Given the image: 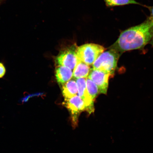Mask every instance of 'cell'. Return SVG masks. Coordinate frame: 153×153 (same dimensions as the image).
<instances>
[{
  "label": "cell",
  "instance_id": "cell-14",
  "mask_svg": "<svg viewBox=\"0 0 153 153\" xmlns=\"http://www.w3.org/2000/svg\"><path fill=\"white\" fill-rule=\"evenodd\" d=\"M6 70L4 65L0 62V78H2L5 75Z\"/></svg>",
  "mask_w": 153,
  "mask_h": 153
},
{
  "label": "cell",
  "instance_id": "cell-17",
  "mask_svg": "<svg viewBox=\"0 0 153 153\" xmlns=\"http://www.w3.org/2000/svg\"><path fill=\"white\" fill-rule=\"evenodd\" d=\"M4 1H5V0H0V2H2Z\"/></svg>",
  "mask_w": 153,
  "mask_h": 153
},
{
  "label": "cell",
  "instance_id": "cell-5",
  "mask_svg": "<svg viewBox=\"0 0 153 153\" xmlns=\"http://www.w3.org/2000/svg\"><path fill=\"white\" fill-rule=\"evenodd\" d=\"M76 44L67 47L59 53L56 59L58 66H65L73 71L78 62Z\"/></svg>",
  "mask_w": 153,
  "mask_h": 153
},
{
  "label": "cell",
  "instance_id": "cell-9",
  "mask_svg": "<svg viewBox=\"0 0 153 153\" xmlns=\"http://www.w3.org/2000/svg\"><path fill=\"white\" fill-rule=\"evenodd\" d=\"M78 87L76 80L71 79L62 85V94L65 99H68L77 95Z\"/></svg>",
  "mask_w": 153,
  "mask_h": 153
},
{
  "label": "cell",
  "instance_id": "cell-2",
  "mask_svg": "<svg viewBox=\"0 0 153 153\" xmlns=\"http://www.w3.org/2000/svg\"><path fill=\"white\" fill-rule=\"evenodd\" d=\"M121 55L114 49H109L100 55L92 65L93 68L108 73L113 77Z\"/></svg>",
  "mask_w": 153,
  "mask_h": 153
},
{
  "label": "cell",
  "instance_id": "cell-3",
  "mask_svg": "<svg viewBox=\"0 0 153 153\" xmlns=\"http://www.w3.org/2000/svg\"><path fill=\"white\" fill-rule=\"evenodd\" d=\"M105 48L102 46L94 43H87L77 47L76 55L78 61L89 66L92 65Z\"/></svg>",
  "mask_w": 153,
  "mask_h": 153
},
{
  "label": "cell",
  "instance_id": "cell-12",
  "mask_svg": "<svg viewBox=\"0 0 153 153\" xmlns=\"http://www.w3.org/2000/svg\"><path fill=\"white\" fill-rule=\"evenodd\" d=\"M86 87L91 99L94 101L99 93L98 87L94 82L88 78H86Z\"/></svg>",
  "mask_w": 153,
  "mask_h": 153
},
{
  "label": "cell",
  "instance_id": "cell-1",
  "mask_svg": "<svg viewBox=\"0 0 153 153\" xmlns=\"http://www.w3.org/2000/svg\"><path fill=\"white\" fill-rule=\"evenodd\" d=\"M153 38V18L148 17L144 22L122 31L115 42L109 48L122 55L126 51L143 48Z\"/></svg>",
  "mask_w": 153,
  "mask_h": 153
},
{
  "label": "cell",
  "instance_id": "cell-8",
  "mask_svg": "<svg viewBox=\"0 0 153 153\" xmlns=\"http://www.w3.org/2000/svg\"><path fill=\"white\" fill-rule=\"evenodd\" d=\"M72 71L67 67L58 66L55 70V76L57 82L62 85L72 78Z\"/></svg>",
  "mask_w": 153,
  "mask_h": 153
},
{
  "label": "cell",
  "instance_id": "cell-4",
  "mask_svg": "<svg viewBox=\"0 0 153 153\" xmlns=\"http://www.w3.org/2000/svg\"><path fill=\"white\" fill-rule=\"evenodd\" d=\"M63 105L69 112L72 127L75 128L78 125L80 114L82 112H87V108L85 102L79 96L68 99H65Z\"/></svg>",
  "mask_w": 153,
  "mask_h": 153
},
{
  "label": "cell",
  "instance_id": "cell-13",
  "mask_svg": "<svg viewBox=\"0 0 153 153\" xmlns=\"http://www.w3.org/2000/svg\"><path fill=\"white\" fill-rule=\"evenodd\" d=\"M42 94V93H38L34 94H32L31 95H29L21 99V101H22V102H26L28 101V99H29L30 97L34 96H39L41 95Z\"/></svg>",
  "mask_w": 153,
  "mask_h": 153
},
{
  "label": "cell",
  "instance_id": "cell-7",
  "mask_svg": "<svg viewBox=\"0 0 153 153\" xmlns=\"http://www.w3.org/2000/svg\"><path fill=\"white\" fill-rule=\"evenodd\" d=\"M78 87V94L85 102L88 114H91L94 112V101L92 100L86 87V78H79L76 79Z\"/></svg>",
  "mask_w": 153,
  "mask_h": 153
},
{
  "label": "cell",
  "instance_id": "cell-15",
  "mask_svg": "<svg viewBox=\"0 0 153 153\" xmlns=\"http://www.w3.org/2000/svg\"><path fill=\"white\" fill-rule=\"evenodd\" d=\"M147 8L149 9V11L150 13V16L152 17L153 18V6L152 7H146Z\"/></svg>",
  "mask_w": 153,
  "mask_h": 153
},
{
  "label": "cell",
  "instance_id": "cell-6",
  "mask_svg": "<svg viewBox=\"0 0 153 153\" xmlns=\"http://www.w3.org/2000/svg\"><path fill=\"white\" fill-rule=\"evenodd\" d=\"M111 77L108 73L100 70L91 69L88 77L97 85L99 93L106 95L108 87L109 79Z\"/></svg>",
  "mask_w": 153,
  "mask_h": 153
},
{
  "label": "cell",
  "instance_id": "cell-16",
  "mask_svg": "<svg viewBox=\"0 0 153 153\" xmlns=\"http://www.w3.org/2000/svg\"><path fill=\"white\" fill-rule=\"evenodd\" d=\"M150 44V45H152L153 46V38L152 40V41H151Z\"/></svg>",
  "mask_w": 153,
  "mask_h": 153
},
{
  "label": "cell",
  "instance_id": "cell-10",
  "mask_svg": "<svg viewBox=\"0 0 153 153\" xmlns=\"http://www.w3.org/2000/svg\"><path fill=\"white\" fill-rule=\"evenodd\" d=\"M91 69L88 65L80 61H78L73 71V79H76L79 78H87Z\"/></svg>",
  "mask_w": 153,
  "mask_h": 153
},
{
  "label": "cell",
  "instance_id": "cell-11",
  "mask_svg": "<svg viewBox=\"0 0 153 153\" xmlns=\"http://www.w3.org/2000/svg\"><path fill=\"white\" fill-rule=\"evenodd\" d=\"M108 7H113L129 4L141 5L135 0H103Z\"/></svg>",
  "mask_w": 153,
  "mask_h": 153
}]
</instances>
